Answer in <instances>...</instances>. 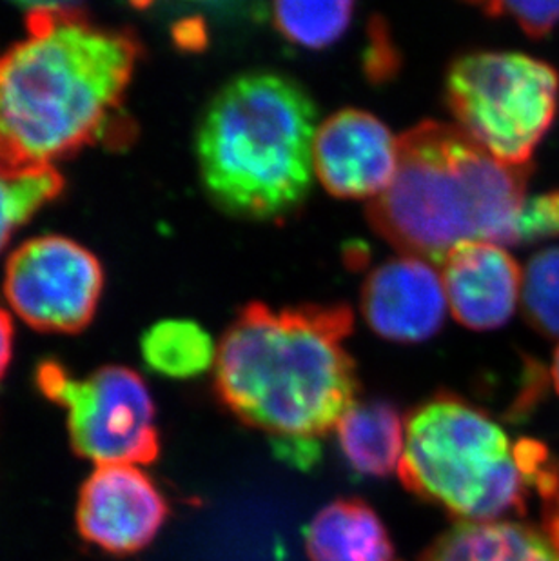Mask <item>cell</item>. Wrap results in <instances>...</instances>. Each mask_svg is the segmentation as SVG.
I'll return each mask as SVG.
<instances>
[{"instance_id": "1", "label": "cell", "mask_w": 559, "mask_h": 561, "mask_svg": "<svg viewBox=\"0 0 559 561\" xmlns=\"http://www.w3.org/2000/svg\"><path fill=\"white\" fill-rule=\"evenodd\" d=\"M27 38L0 57V173L24 175L107 140L140 59L127 30L79 4L26 5Z\"/></svg>"}, {"instance_id": "2", "label": "cell", "mask_w": 559, "mask_h": 561, "mask_svg": "<svg viewBox=\"0 0 559 561\" xmlns=\"http://www.w3.org/2000/svg\"><path fill=\"white\" fill-rule=\"evenodd\" d=\"M345 304L240 309L218 345L215 391L242 424L270 436L280 460L309 469L318 439L336 430L358 392L345 350L353 333Z\"/></svg>"}, {"instance_id": "3", "label": "cell", "mask_w": 559, "mask_h": 561, "mask_svg": "<svg viewBox=\"0 0 559 561\" xmlns=\"http://www.w3.org/2000/svg\"><path fill=\"white\" fill-rule=\"evenodd\" d=\"M531 165H509L458 126L418 124L398 138L391 186L370 201L376 233L403 256L442 265L464 242L520 244Z\"/></svg>"}, {"instance_id": "4", "label": "cell", "mask_w": 559, "mask_h": 561, "mask_svg": "<svg viewBox=\"0 0 559 561\" xmlns=\"http://www.w3.org/2000/svg\"><path fill=\"white\" fill-rule=\"evenodd\" d=\"M317 106L296 80L256 71L227 82L196 133L202 182L235 217L282 220L306 202Z\"/></svg>"}, {"instance_id": "5", "label": "cell", "mask_w": 559, "mask_h": 561, "mask_svg": "<svg viewBox=\"0 0 559 561\" xmlns=\"http://www.w3.org/2000/svg\"><path fill=\"white\" fill-rule=\"evenodd\" d=\"M398 474L411 493L461 522L523 513L531 491L539 494L559 477L544 445L512 444L494 420L453 394L431 398L409 414Z\"/></svg>"}, {"instance_id": "6", "label": "cell", "mask_w": 559, "mask_h": 561, "mask_svg": "<svg viewBox=\"0 0 559 561\" xmlns=\"http://www.w3.org/2000/svg\"><path fill=\"white\" fill-rule=\"evenodd\" d=\"M445 99L470 140L503 164L528 165L555 124L559 73L528 55L478 51L450 66Z\"/></svg>"}, {"instance_id": "7", "label": "cell", "mask_w": 559, "mask_h": 561, "mask_svg": "<svg viewBox=\"0 0 559 561\" xmlns=\"http://www.w3.org/2000/svg\"><path fill=\"white\" fill-rule=\"evenodd\" d=\"M38 391L66 409L75 453L99 466H148L160 455L157 411L142 376L106 366L75 378L58 362H41Z\"/></svg>"}, {"instance_id": "8", "label": "cell", "mask_w": 559, "mask_h": 561, "mask_svg": "<svg viewBox=\"0 0 559 561\" xmlns=\"http://www.w3.org/2000/svg\"><path fill=\"white\" fill-rule=\"evenodd\" d=\"M104 271L75 240L46 234L10 254L4 297L16 317L41 333H79L95 317Z\"/></svg>"}, {"instance_id": "9", "label": "cell", "mask_w": 559, "mask_h": 561, "mask_svg": "<svg viewBox=\"0 0 559 561\" xmlns=\"http://www.w3.org/2000/svg\"><path fill=\"white\" fill-rule=\"evenodd\" d=\"M168 514L164 494L138 467L99 466L80 488L77 529L101 551L127 557L157 538Z\"/></svg>"}, {"instance_id": "10", "label": "cell", "mask_w": 559, "mask_h": 561, "mask_svg": "<svg viewBox=\"0 0 559 561\" xmlns=\"http://www.w3.org/2000/svg\"><path fill=\"white\" fill-rule=\"evenodd\" d=\"M312 164L331 195L375 201L395 179L398 140L375 115L342 110L318 126Z\"/></svg>"}, {"instance_id": "11", "label": "cell", "mask_w": 559, "mask_h": 561, "mask_svg": "<svg viewBox=\"0 0 559 561\" xmlns=\"http://www.w3.org/2000/svg\"><path fill=\"white\" fill-rule=\"evenodd\" d=\"M447 308L442 276L434 264L417 256L378 265L362 289V312L370 329L400 344L433 339Z\"/></svg>"}, {"instance_id": "12", "label": "cell", "mask_w": 559, "mask_h": 561, "mask_svg": "<svg viewBox=\"0 0 559 561\" xmlns=\"http://www.w3.org/2000/svg\"><path fill=\"white\" fill-rule=\"evenodd\" d=\"M440 267L448 309L465 328L491 331L509 322L523 282L509 251L491 242H464Z\"/></svg>"}, {"instance_id": "13", "label": "cell", "mask_w": 559, "mask_h": 561, "mask_svg": "<svg viewBox=\"0 0 559 561\" xmlns=\"http://www.w3.org/2000/svg\"><path fill=\"white\" fill-rule=\"evenodd\" d=\"M311 561H400L375 508L358 499L329 503L304 530Z\"/></svg>"}, {"instance_id": "14", "label": "cell", "mask_w": 559, "mask_h": 561, "mask_svg": "<svg viewBox=\"0 0 559 561\" xmlns=\"http://www.w3.org/2000/svg\"><path fill=\"white\" fill-rule=\"evenodd\" d=\"M420 561H559L549 536L514 522H459Z\"/></svg>"}, {"instance_id": "15", "label": "cell", "mask_w": 559, "mask_h": 561, "mask_svg": "<svg viewBox=\"0 0 559 561\" xmlns=\"http://www.w3.org/2000/svg\"><path fill=\"white\" fill-rule=\"evenodd\" d=\"M338 445L360 477L387 478L400 467L406 424L386 400L354 402L336 425Z\"/></svg>"}, {"instance_id": "16", "label": "cell", "mask_w": 559, "mask_h": 561, "mask_svg": "<svg viewBox=\"0 0 559 561\" xmlns=\"http://www.w3.org/2000/svg\"><path fill=\"white\" fill-rule=\"evenodd\" d=\"M144 362L157 375L190 380L209 371L217 362V347L206 329L193 320H162L140 340Z\"/></svg>"}, {"instance_id": "17", "label": "cell", "mask_w": 559, "mask_h": 561, "mask_svg": "<svg viewBox=\"0 0 559 561\" xmlns=\"http://www.w3.org/2000/svg\"><path fill=\"white\" fill-rule=\"evenodd\" d=\"M353 11V2H276L273 22L289 43L320 49L347 32Z\"/></svg>"}, {"instance_id": "18", "label": "cell", "mask_w": 559, "mask_h": 561, "mask_svg": "<svg viewBox=\"0 0 559 561\" xmlns=\"http://www.w3.org/2000/svg\"><path fill=\"white\" fill-rule=\"evenodd\" d=\"M64 190V179L57 168L32 171L24 175L0 173V253L16 229L55 201Z\"/></svg>"}, {"instance_id": "19", "label": "cell", "mask_w": 559, "mask_h": 561, "mask_svg": "<svg viewBox=\"0 0 559 561\" xmlns=\"http://www.w3.org/2000/svg\"><path fill=\"white\" fill-rule=\"evenodd\" d=\"M522 308L531 328L559 339V248L539 251L523 273Z\"/></svg>"}, {"instance_id": "20", "label": "cell", "mask_w": 559, "mask_h": 561, "mask_svg": "<svg viewBox=\"0 0 559 561\" xmlns=\"http://www.w3.org/2000/svg\"><path fill=\"white\" fill-rule=\"evenodd\" d=\"M489 16H511L531 38L549 37L559 26V2H487L480 4Z\"/></svg>"}, {"instance_id": "21", "label": "cell", "mask_w": 559, "mask_h": 561, "mask_svg": "<svg viewBox=\"0 0 559 561\" xmlns=\"http://www.w3.org/2000/svg\"><path fill=\"white\" fill-rule=\"evenodd\" d=\"M520 242H541L559 237V190L533 196L525 202L520 226Z\"/></svg>"}, {"instance_id": "22", "label": "cell", "mask_w": 559, "mask_h": 561, "mask_svg": "<svg viewBox=\"0 0 559 561\" xmlns=\"http://www.w3.org/2000/svg\"><path fill=\"white\" fill-rule=\"evenodd\" d=\"M373 48L367 55V73L370 79L386 80L387 75H391L396 69L395 51L391 49V43L387 41L384 27H373Z\"/></svg>"}, {"instance_id": "23", "label": "cell", "mask_w": 559, "mask_h": 561, "mask_svg": "<svg viewBox=\"0 0 559 561\" xmlns=\"http://www.w3.org/2000/svg\"><path fill=\"white\" fill-rule=\"evenodd\" d=\"M11 355H13V322H11L10 312L0 308V381L10 367Z\"/></svg>"}, {"instance_id": "24", "label": "cell", "mask_w": 559, "mask_h": 561, "mask_svg": "<svg viewBox=\"0 0 559 561\" xmlns=\"http://www.w3.org/2000/svg\"><path fill=\"white\" fill-rule=\"evenodd\" d=\"M545 535L559 552V485L545 496Z\"/></svg>"}, {"instance_id": "25", "label": "cell", "mask_w": 559, "mask_h": 561, "mask_svg": "<svg viewBox=\"0 0 559 561\" xmlns=\"http://www.w3.org/2000/svg\"><path fill=\"white\" fill-rule=\"evenodd\" d=\"M552 381H555L556 391L559 394V347L555 353V360H552Z\"/></svg>"}]
</instances>
